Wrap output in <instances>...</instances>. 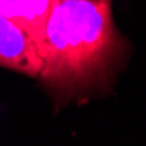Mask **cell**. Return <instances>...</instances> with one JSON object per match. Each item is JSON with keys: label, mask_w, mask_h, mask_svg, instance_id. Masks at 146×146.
<instances>
[{"label": "cell", "mask_w": 146, "mask_h": 146, "mask_svg": "<svg viewBox=\"0 0 146 146\" xmlns=\"http://www.w3.org/2000/svg\"><path fill=\"white\" fill-rule=\"evenodd\" d=\"M36 80L59 101L103 92L129 54L108 0H56L40 42Z\"/></svg>", "instance_id": "1"}, {"label": "cell", "mask_w": 146, "mask_h": 146, "mask_svg": "<svg viewBox=\"0 0 146 146\" xmlns=\"http://www.w3.org/2000/svg\"><path fill=\"white\" fill-rule=\"evenodd\" d=\"M0 68L38 78L42 71V58L30 36L0 14Z\"/></svg>", "instance_id": "2"}, {"label": "cell", "mask_w": 146, "mask_h": 146, "mask_svg": "<svg viewBox=\"0 0 146 146\" xmlns=\"http://www.w3.org/2000/svg\"><path fill=\"white\" fill-rule=\"evenodd\" d=\"M54 4L56 0H0V14L16 23L36 45Z\"/></svg>", "instance_id": "3"}, {"label": "cell", "mask_w": 146, "mask_h": 146, "mask_svg": "<svg viewBox=\"0 0 146 146\" xmlns=\"http://www.w3.org/2000/svg\"><path fill=\"white\" fill-rule=\"evenodd\" d=\"M108 2H111V0H108Z\"/></svg>", "instance_id": "4"}]
</instances>
